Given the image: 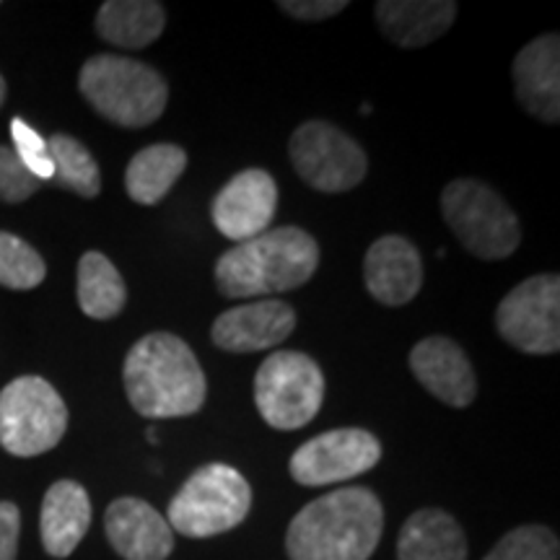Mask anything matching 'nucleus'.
<instances>
[{
  "instance_id": "f257e3e1",
  "label": "nucleus",
  "mask_w": 560,
  "mask_h": 560,
  "mask_svg": "<svg viewBox=\"0 0 560 560\" xmlns=\"http://www.w3.org/2000/svg\"><path fill=\"white\" fill-rule=\"evenodd\" d=\"M384 506L371 488H340L306 503L285 532L291 560H369L380 548Z\"/></svg>"
},
{
  "instance_id": "f03ea898",
  "label": "nucleus",
  "mask_w": 560,
  "mask_h": 560,
  "mask_svg": "<svg viewBox=\"0 0 560 560\" xmlns=\"http://www.w3.org/2000/svg\"><path fill=\"white\" fill-rule=\"evenodd\" d=\"M122 382L132 410L153 420L195 416L208 395L198 355L172 332L140 338L125 359Z\"/></svg>"
},
{
  "instance_id": "7ed1b4c3",
  "label": "nucleus",
  "mask_w": 560,
  "mask_h": 560,
  "mask_svg": "<svg viewBox=\"0 0 560 560\" xmlns=\"http://www.w3.org/2000/svg\"><path fill=\"white\" fill-rule=\"evenodd\" d=\"M319 268V244L299 226L268 229L215 262V285L229 299H257L301 289Z\"/></svg>"
},
{
  "instance_id": "20e7f679",
  "label": "nucleus",
  "mask_w": 560,
  "mask_h": 560,
  "mask_svg": "<svg viewBox=\"0 0 560 560\" xmlns=\"http://www.w3.org/2000/svg\"><path fill=\"white\" fill-rule=\"evenodd\" d=\"M79 89L104 120L145 128L164 115L170 86L156 68L125 55H94L83 62Z\"/></svg>"
},
{
  "instance_id": "39448f33",
  "label": "nucleus",
  "mask_w": 560,
  "mask_h": 560,
  "mask_svg": "<svg viewBox=\"0 0 560 560\" xmlns=\"http://www.w3.org/2000/svg\"><path fill=\"white\" fill-rule=\"evenodd\" d=\"M441 215L462 247L478 260H506L522 244V226L509 202L480 179H454L441 192Z\"/></svg>"
},
{
  "instance_id": "423d86ee",
  "label": "nucleus",
  "mask_w": 560,
  "mask_h": 560,
  "mask_svg": "<svg viewBox=\"0 0 560 560\" xmlns=\"http://www.w3.org/2000/svg\"><path fill=\"white\" fill-rule=\"evenodd\" d=\"M252 509V488L231 465L200 467L177 490L166 511V522L177 535L206 540L240 527Z\"/></svg>"
},
{
  "instance_id": "0eeeda50",
  "label": "nucleus",
  "mask_w": 560,
  "mask_h": 560,
  "mask_svg": "<svg viewBox=\"0 0 560 560\" xmlns=\"http://www.w3.org/2000/svg\"><path fill=\"white\" fill-rule=\"evenodd\" d=\"M325 402V374L301 350H276L255 374V405L270 429L296 431L317 418Z\"/></svg>"
},
{
  "instance_id": "6e6552de",
  "label": "nucleus",
  "mask_w": 560,
  "mask_h": 560,
  "mask_svg": "<svg viewBox=\"0 0 560 560\" xmlns=\"http://www.w3.org/2000/svg\"><path fill=\"white\" fill-rule=\"evenodd\" d=\"M66 429V402L42 376H19L0 389V446L13 457H39L55 450Z\"/></svg>"
},
{
  "instance_id": "1a4fd4ad",
  "label": "nucleus",
  "mask_w": 560,
  "mask_h": 560,
  "mask_svg": "<svg viewBox=\"0 0 560 560\" xmlns=\"http://www.w3.org/2000/svg\"><path fill=\"white\" fill-rule=\"evenodd\" d=\"M289 156L293 172L314 190L327 195L353 190L369 172L361 145L325 120L299 125L289 140Z\"/></svg>"
},
{
  "instance_id": "9d476101",
  "label": "nucleus",
  "mask_w": 560,
  "mask_h": 560,
  "mask_svg": "<svg viewBox=\"0 0 560 560\" xmlns=\"http://www.w3.org/2000/svg\"><path fill=\"white\" fill-rule=\"evenodd\" d=\"M503 342L529 355L560 350V278L535 276L511 289L495 312Z\"/></svg>"
},
{
  "instance_id": "9b49d317",
  "label": "nucleus",
  "mask_w": 560,
  "mask_h": 560,
  "mask_svg": "<svg viewBox=\"0 0 560 560\" xmlns=\"http://www.w3.org/2000/svg\"><path fill=\"white\" fill-rule=\"evenodd\" d=\"M382 459V444L371 431L335 429L301 444L289 462L291 478L304 488L346 482L374 470Z\"/></svg>"
},
{
  "instance_id": "f8f14e48",
  "label": "nucleus",
  "mask_w": 560,
  "mask_h": 560,
  "mask_svg": "<svg viewBox=\"0 0 560 560\" xmlns=\"http://www.w3.org/2000/svg\"><path fill=\"white\" fill-rule=\"evenodd\" d=\"M278 210V185L265 170L234 174L210 206L213 226L236 244L255 240L270 229Z\"/></svg>"
},
{
  "instance_id": "ddd939ff",
  "label": "nucleus",
  "mask_w": 560,
  "mask_h": 560,
  "mask_svg": "<svg viewBox=\"0 0 560 560\" xmlns=\"http://www.w3.org/2000/svg\"><path fill=\"white\" fill-rule=\"evenodd\" d=\"M296 330V312L285 301H252L231 306L213 322L215 346L229 353H257L276 348Z\"/></svg>"
},
{
  "instance_id": "4468645a",
  "label": "nucleus",
  "mask_w": 560,
  "mask_h": 560,
  "mask_svg": "<svg viewBox=\"0 0 560 560\" xmlns=\"http://www.w3.org/2000/svg\"><path fill=\"white\" fill-rule=\"evenodd\" d=\"M104 532L125 560H166L174 550V532L149 501L122 495L104 514Z\"/></svg>"
},
{
  "instance_id": "2eb2a0df",
  "label": "nucleus",
  "mask_w": 560,
  "mask_h": 560,
  "mask_svg": "<svg viewBox=\"0 0 560 560\" xmlns=\"http://www.w3.org/2000/svg\"><path fill=\"white\" fill-rule=\"evenodd\" d=\"M363 283L384 306L410 304L423 289V257L405 236H382L363 257Z\"/></svg>"
},
{
  "instance_id": "dca6fc26",
  "label": "nucleus",
  "mask_w": 560,
  "mask_h": 560,
  "mask_svg": "<svg viewBox=\"0 0 560 560\" xmlns=\"http://www.w3.org/2000/svg\"><path fill=\"white\" fill-rule=\"evenodd\" d=\"M410 369L416 380L450 408H467L478 395L472 363L450 338L433 335L416 342L410 350Z\"/></svg>"
},
{
  "instance_id": "f3484780",
  "label": "nucleus",
  "mask_w": 560,
  "mask_h": 560,
  "mask_svg": "<svg viewBox=\"0 0 560 560\" xmlns=\"http://www.w3.org/2000/svg\"><path fill=\"white\" fill-rule=\"evenodd\" d=\"M514 89L524 112L537 120H560V37L542 34L522 47L514 60Z\"/></svg>"
},
{
  "instance_id": "a211bd4d",
  "label": "nucleus",
  "mask_w": 560,
  "mask_h": 560,
  "mask_svg": "<svg viewBox=\"0 0 560 560\" xmlns=\"http://www.w3.org/2000/svg\"><path fill=\"white\" fill-rule=\"evenodd\" d=\"M91 527V501L75 480H58L45 493L39 514V535L47 556L68 558Z\"/></svg>"
},
{
  "instance_id": "6ab92c4d",
  "label": "nucleus",
  "mask_w": 560,
  "mask_h": 560,
  "mask_svg": "<svg viewBox=\"0 0 560 560\" xmlns=\"http://www.w3.org/2000/svg\"><path fill=\"white\" fill-rule=\"evenodd\" d=\"M457 11L452 0H380L374 9L384 37L410 50L444 37Z\"/></svg>"
},
{
  "instance_id": "aec40b11",
  "label": "nucleus",
  "mask_w": 560,
  "mask_h": 560,
  "mask_svg": "<svg viewBox=\"0 0 560 560\" xmlns=\"http://www.w3.org/2000/svg\"><path fill=\"white\" fill-rule=\"evenodd\" d=\"M397 560H467L465 529L441 509H418L397 537Z\"/></svg>"
},
{
  "instance_id": "412c9836",
  "label": "nucleus",
  "mask_w": 560,
  "mask_h": 560,
  "mask_svg": "<svg viewBox=\"0 0 560 560\" xmlns=\"http://www.w3.org/2000/svg\"><path fill=\"white\" fill-rule=\"evenodd\" d=\"M164 26V5L156 0H107L96 13V34L122 50L153 45Z\"/></svg>"
},
{
  "instance_id": "4be33fe9",
  "label": "nucleus",
  "mask_w": 560,
  "mask_h": 560,
  "mask_svg": "<svg viewBox=\"0 0 560 560\" xmlns=\"http://www.w3.org/2000/svg\"><path fill=\"white\" fill-rule=\"evenodd\" d=\"M187 170V153L177 143H153L130 159L125 190L140 206H156Z\"/></svg>"
},
{
  "instance_id": "5701e85b",
  "label": "nucleus",
  "mask_w": 560,
  "mask_h": 560,
  "mask_svg": "<svg viewBox=\"0 0 560 560\" xmlns=\"http://www.w3.org/2000/svg\"><path fill=\"white\" fill-rule=\"evenodd\" d=\"M128 301L120 270L102 252H86L79 262V306L91 319H112Z\"/></svg>"
},
{
  "instance_id": "b1692460",
  "label": "nucleus",
  "mask_w": 560,
  "mask_h": 560,
  "mask_svg": "<svg viewBox=\"0 0 560 560\" xmlns=\"http://www.w3.org/2000/svg\"><path fill=\"white\" fill-rule=\"evenodd\" d=\"M47 151H50L55 166V179L62 187L79 192L81 198H96L102 192L100 164L81 140L58 132V136L47 140Z\"/></svg>"
},
{
  "instance_id": "393cba45",
  "label": "nucleus",
  "mask_w": 560,
  "mask_h": 560,
  "mask_svg": "<svg viewBox=\"0 0 560 560\" xmlns=\"http://www.w3.org/2000/svg\"><path fill=\"white\" fill-rule=\"evenodd\" d=\"M47 276V265L32 244L0 231V285L13 291H30Z\"/></svg>"
},
{
  "instance_id": "a878e982",
  "label": "nucleus",
  "mask_w": 560,
  "mask_h": 560,
  "mask_svg": "<svg viewBox=\"0 0 560 560\" xmlns=\"http://www.w3.org/2000/svg\"><path fill=\"white\" fill-rule=\"evenodd\" d=\"M482 560H560L556 532L542 524L511 529Z\"/></svg>"
},
{
  "instance_id": "bb28decb",
  "label": "nucleus",
  "mask_w": 560,
  "mask_h": 560,
  "mask_svg": "<svg viewBox=\"0 0 560 560\" xmlns=\"http://www.w3.org/2000/svg\"><path fill=\"white\" fill-rule=\"evenodd\" d=\"M11 138L13 145H16V156L21 159V164L30 170L34 177L39 182L52 179L55 177V166L50 159V151H47V140L39 136L32 125H26L24 120H13L11 122Z\"/></svg>"
},
{
  "instance_id": "cd10ccee",
  "label": "nucleus",
  "mask_w": 560,
  "mask_h": 560,
  "mask_svg": "<svg viewBox=\"0 0 560 560\" xmlns=\"http://www.w3.org/2000/svg\"><path fill=\"white\" fill-rule=\"evenodd\" d=\"M42 187V182L21 164L16 151L0 145V200L24 202Z\"/></svg>"
},
{
  "instance_id": "c85d7f7f",
  "label": "nucleus",
  "mask_w": 560,
  "mask_h": 560,
  "mask_svg": "<svg viewBox=\"0 0 560 560\" xmlns=\"http://www.w3.org/2000/svg\"><path fill=\"white\" fill-rule=\"evenodd\" d=\"M278 9L299 21H322L348 9L346 0H280Z\"/></svg>"
},
{
  "instance_id": "c756f323",
  "label": "nucleus",
  "mask_w": 560,
  "mask_h": 560,
  "mask_svg": "<svg viewBox=\"0 0 560 560\" xmlns=\"http://www.w3.org/2000/svg\"><path fill=\"white\" fill-rule=\"evenodd\" d=\"M21 535L19 506L11 501H0V560H16Z\"/></svg>"
},
{
  "instance_id": "7c9ffc66",
  "label": "nucleus",
  "mask_w": 560,
  "mask_h": 560,
  "mask_svg": "<svg viewBox=\"0 0 560 560\" xmlns=\"http://www.w3.org/2000/svg\"><path fill=\"white\" fill-rule=\"evenodd\" d=\"M3 102H5V81L3 75H0V107H3Z\"/></svg>"
}]
</instances>
